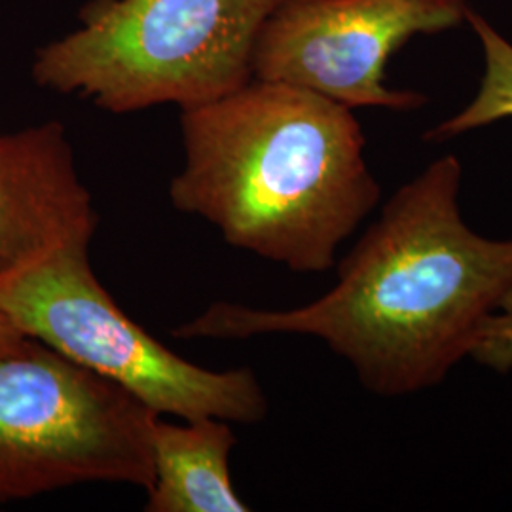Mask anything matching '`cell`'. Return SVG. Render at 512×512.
<instances>
[{
  "label": "cell",
  "instance_id": "6da1fadb",
  "mask_svg": "<svg viewBox=\"0 0 512 512\" xmlns=\"http://www.w3.org/2000/svg\"><path fill=\"white\" fill-rule=\"evenodd\" d=\"M461 175V162L446 154L403 184L340 262L334 287L310 304L217 302L173 336L300 334L325 342L380 397L442 384L512 291V238H484L463 220Z\"/></svg>",
  "mask_w": 512,
  "mask_h": 512
},
{
  "label": "cell",
  "instance_id": "7a4b0ae2",
  "mask_svg": "<svg viewBox=\"0 0 512 512\" xmlns=\"http://www.w3.org/2000/svg\"><path fill=\"white\" fill-rule=\"evenodd\" d=\"M177 211L213 224L234 249L300 274L327 272L382 198L353 110L319 93L253 78L183 109Z\"/></svg>",
  "mask_w": 512,
  "mask_h": 512
},
{
  "label": "cell",
  "instance_id": "3957f363",
  "mask_svg": "<svg viewBox=\"0 0 512 512\" xmlns=\"http://www.w3.org/2000/svg\"><path fill=\"white\" fill-rule=\"evenodd\" d=\"M279 0H90L80 27L37 50L40 88L112 114L211 103L253 80V52Z\"/></svg>",
  "mask_w": 512,
  "mask_h": 512
},
{
  "label": "cell",
  "instance_id": "277c9868",
  "mask_svg": "<svg viewBox=\"0 0 512 512\" xmlns=\"http://www.w3.org/2000/svg\"><path fill=\"white\" fill-rule=\"evenodd\" d=\"M0 311L158 416L256 423L268 414L253 370L194 365L126 315L93 274L88 239L63 241L0 274Z\"/></svg>",
  "mask_w": 512,
  "mask_h": 512
},
{
  "label": "cell",
  "instance_id": "5b68a950",
  "mask_svg": "<svg viewBox=\"0 0 512 512\" xmlns=\"http://www.w3.org/2000/svg\"><path fill=\"white\" fill-rule=\"evenodd\" d=\"M158 418L42 342L0 355V505L80 484L152 486Z\"/></svg>",
  "mask_w": 512,
  "mask_h": 512
},
{
  "label": "cell",
  "instance_id": "8992f818",
  "mask_svg": "<svg viewBox=\"0 0 512 512\" xmlns=\"http://www.w3.org/2000/svg\"><path fill=\"white\" fill-rule=\"evenodd\" d=\"M467 0H279L253 52V78L319 93L348 109L418 110L427 97L385 84V65L418 35L456 29Z\"/></svg>",
  "mask_w": 512,
  "mask_h": 512
},
{
  "label": "cell",
  "instance_id": "52a82bcc",
  "mask_svg": "<svg viewBox=\"0 0 512 512\" xmlns=\"http://www.w3.org/2000/svg\"><path fill=\"white\" fill-rule=\"evenodd\" d=\"M97 222L61 122L0 135V274L63 241H92Z\"/></svg>",
  "mask_w": 512,
  "mask_h": 512
},
{
  "label": "cell",
  "instance_id": "ba28073f",
  "mask_svg": "<svg viewBox=\"0 0 512 512\" xmlns=\"http://www.w3.org/2000/svg\"><path fill=\"white\" fill-rule=\"evenodd\" d=\"M230 421H167L158 416L150 433L154 478L148 512H245L230 475L236 446Z\"/></svg>",
  "mask_w": 512,
  "mask_h": 512
},
{
  "label": "cell",
  "instance_id": "9c48e42d",
  "mask_svg": "<svg viewBox=\"0 0 512 512\" xmlns=\"http://www.w3.org/2000/svg\"><path fill=\"white\" fill-rule=\"evenodd\" d=\"M467 23L475 31L484 55L480 86L469 105L425 133L429 143L452 141L463 133L512 118V42L475 10L469 12Z\"/></svg>",
  "mask_w": 512,
  "mask_h": 512
},
{
  "label": "cell",
  "instance_id": "30bf717a",
  "mask_svg": "<svg viewBox=\"0 0 512 512\" xmlns=\"http://www.w3.org/2000/svg\"><path fill=\"white\" fill-rule=\"evenodd\" d=\"M471 357L495 372L512 370V291L480 330Z\"/></svg>",
  "mask_w": 512,
  "mask_h": 512
},
{
  "label": "cell",
  "instance_id": "8fae6325",
  "mask_svg": "<svg viewBox=\"0 0 512 512\" xmlns=\"http://www.w3.org/2000/svg\"><path fill=\"white\" fill-rule=\"evenodd\" d=\"M29 336H25L21 330L0 311V355L12 353L16 349L25 346Z\"/></svg>",
  "mask_w": 512,
  "mask_h": 512
}]
</instances>
